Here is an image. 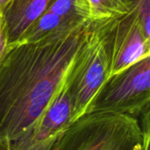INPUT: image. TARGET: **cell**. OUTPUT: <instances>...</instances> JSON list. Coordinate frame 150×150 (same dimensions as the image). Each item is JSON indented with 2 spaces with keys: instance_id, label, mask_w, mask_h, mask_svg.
Segmentation results:
<instances>
[{
  "instance_id": "1",
  "label": "cell",
  "mask_w": 150,
  "mask_h": 150,
  "mask_svg": "<svg viewBox=\"0 0 150 150\" xmlns=\"http://www.w3.org/2000/svg\"><path fill=\"white\" fill-rule=\"evenodd\" d=\"M91 25L78 18L37 40L8 46L0 61V150L11 149L64 87Z\"/></svg>"
},
{
  "instance_id": "2",
  "label": "cell",
  "mask_w": 150,
  "mask_h": 150,
  "mask_svg": "<svg viewBox=\"0 0 150 150\" xmlns=\"http://www.w3.org/2000/svg\"><path fill=\"white\" fill-rule=\"evenodd\" d=\"M138 119L106 112L86 113L70 124L50 150H143Z\"/></svg>"
},
{
  "instance_id": "3",
  "label": "cell",
  "mask_w": 150,
  "mask_h": 150,
  "mask_svg": "<svg viewBox=\"0 0 150 150\" xmlns=\"http://www.w3.org/2000/svg\"><path fill=\"white\" fill-rule=\"evenodd\" d=\"M150 110V56L110 76L86 108V113L126 114L138 119Z\"/></svg>"
},
{
  "instance_id": "4",
  "label": "cell",
  "mask_w": 150,
  "mask_h": 150,
  "mask_svg": "<svg viewBox=\"0 0 150 150\" xmlns=\"http://www.w3.org/2000/svg\"><path fill=\"white\" fill-rule=\"evenodd\" d=\"M92 23L109 58V77L150 56V33L142 25L134 0L128 12Z\"/></svg>"
},
{
  "instance_id": "5",
  "label": "cell",
  "mask_w": 150,
  "mask_h": 150,
  "mask_svg": "<svg viewBox=\"0 0 150 150\" xmlns=\"http://www.w3.org/2000/svg\"><path fill=\"white\" fill-rule=\"evenodd\" d=\"M109 77V58L104 42L91 22L88 38L66 79L72 123L83 116L91 99Z\"/></svg>"
},
{
  "instance_id": "6",
  "label": "cell",
  "mask_w": 150,
  "mask_h": 150,
  "mask_svg": "<svg viewBox=\"0 0 150 150\" xmlns=\"http://www.w3.org/2000/svg\"><path fill=\"white\" fill-rule=\"evenodd\" d=\"M70 124L71 107L64 85L40 119L12 144L10 150H50Z\"/></svg>"
},
{
  "instance_id": "7",
  "label": "cell",
  "mask_w": 150,
  "mask_h": 150,
  "mask_svg": "<svg viewBox=\"0 0 150 150\" xmlns=\"http://www.w3.org/2000/svg\"><path fill=\"white\" fill-rule=\"evenodd\" d=\"M50 0H11L1 11L4 15L8 46L21 40L47 9Z\"/></svg>"
},
{
  "instance_id": "8",
  "label": "cell",
  "mask_w": 150,
  "mask_h": 150,
  "mask_svg": "<svg viewBox=\"0 0 150 150\" xmlns=\"http://www.w3.org/2000/svg\"><path fill=\"white\" fill-rule=\"evenodd\" d=\"M132 1L129 0H74L76 14L90 22H97L129 11Z\"/></svg>"
},
{
  "instance_id": "9",
  "label": "cell",
  "mask_w": 150,
  "mask_h": 150,
  "mask_svg": "<svg viewBox=\"0 0 150 150\" xmlns=\"http://www.w3.org/2000/svg\"><path fill=\"white\" fill-rule=\"evenodd\" d=\"M8 47V36L6 24L2 12H0V61L7 51Z\"/></svg>"
},
{
  "instance_id": "10",
  "label": "cell",
  "mask_w": 150,
  "mask_h": 150,
  "mask_svg": "<svg viewBox=\"0 0 150 150\" xmlns=\"http://www.w3.org/2000/svg\"><path fill=\"white\" fill-rule=\"evenodd\" d=\"M141 126L144 132V149L143 150H150V110H148L142 115Z\"/></svg>"
},
{
  "instance_id": "11",
  "label": "cell",
  "mask_w": 150,
  "mask_h": 150,
  "mask_svg": "<svg viewBox=\"0 0 150 150\" xmlns=\"http://www.w3.org/2000/svg\"><path fill=\"white\" fill-rule=\"evenodd\" d=\"M11 0H0V12L3 11V9L4 8V6L10 2Z\"/></svg>"
},
{
  "instance_id": "12",
  "label": "cell",
  "mask_w": 150,
  "mask_h": 150,
  "mask_svg": "<svg viewBox=\"0 0 150 150\" xmlns=\"http://www.w3.org/2000/svg\"><path fill=\"white\" fill-rule=\"evenodd\" d=\"M129 1H134V0H129Z\"/></svg>"
}]
</instances>
